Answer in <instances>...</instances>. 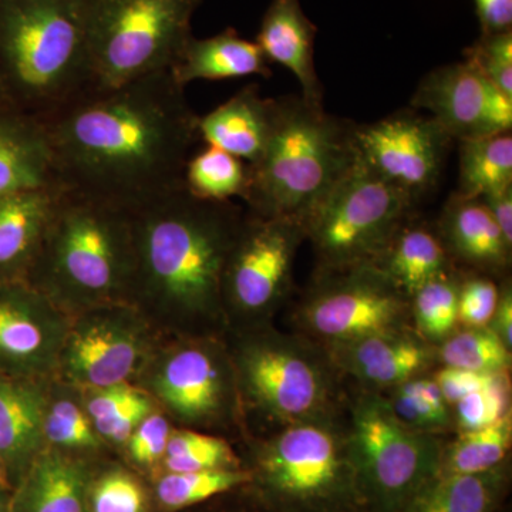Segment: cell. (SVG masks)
<instances>
[{
    "label": "cell",
    "mask_w": 512,
    "mask_h": 512,
    "mask_svg": "<svg viewBox=\"0 0 512 512\" xmlns=\"http://www.w3.org/2000/svg\"><path fill=\"white\" fill-rule=\"evenodd\" d=\"M198 119L165 70L87 90L40 121L57 185L131 212L184 187Z\"/></svg>",
    "instance_id": "1"
},
{
    "label": "cell",
    "mask_w": 512,
    "mask_h": 512,
    "mask_svg": "<svg viewBox=\"0 0 512 512\" xmlns=\"http://www.w3.org/2000/svg\"><path fill=\"white\" fill-rule=\"evenodd\" d=\"M130 214L131 296L205 328L224 322L225 268L245 212L232 202L198 200L183 187Z\"/></svg>",
    "instance_id": "2"
},
{
    "label": "cell",
    "mask_w": 512,
    "mask_h": 512,
    "mask_svg": "<svg viewBox=\"0 0 512 512\" xmlns=\"http://www.w3.org/2000/svg\"><path fill=\"white\" fill-rule=\"evenodd\" d=\"M89 0H0V84L37 120L92 90Z\"/></svg>",
    "instance_id": "3"
},
{
    "label": "cell",
    "mask_w": 512,
    "mask_h": 512,
    "mask_svg": "<svg viewBox=\"0 0 512 512\" xmlns=\"http://www.w3.org/2000/svg\"><path fill=\"white\" fill-rule=\"evenodd\" d=\"M133 281L130 212L62 188L26 282L55 303L113 305Z\"/></svg>",
    "instance_id": "4"
},
{
    "label": "cell",
    "mask_w": 512,
    "mask_h": 512,
    "mask_svg": "<svg viewBox=\"0 0 512 512\" xmlns=\"http://www.w3.org/2000/svg\"><path fill=\"white\" fill-rule=\"evenodd\" d=\"M355 127L302 97L275 99L271 138L248 165V211L303 225L355 161Z\"/></svg>",
    "instance_id": "5"
},
{
    "label": "cell",
    "mask_w": 512,
    "mask_h": 512,
    "mask_svg": "<svg viewBox=\"0 0 512 512\" xmlns=\"http://www.w3.org/2000/svg\"><path fill=\"white\" fill-rule=\"evenodd\" d=\"M255 497L272 512L365 511L346 417L278 427L252 450Z\"/></svg>",
    "instance_id": "6"
},
{
    "label": "cell",
    "mask_w": 512,
    "mask_h": 512,
    "mask_svg": "<svg viewBox=\"0 0 512 512\" xmlns=\"http://www.w3.org/2000/svg\"><path fill=\"white\" fill-rule=\"evenodd\" d=\"M249 330L232 353L238 389L275 429L345 416L348 382L323 346L269 323Z\"/></svg>",
    "instance_id": "7"
},
{
    "label": "cell",
    "mask_w": 512,
    "mask_h": 512,
    "mask_svg": "<svg viewBox=\"0 0 512 512\" xmlns=\"http://www.w3.org/2000/svg\"><path fill=\"white\" fill-rule=\"evenodd\" d=\"M346 431L366 512H403L439 474L443 436L406 426L383 393L348 392Z\"/></svg>",
    "instance_id": "8"
},
{
    "label": "cell",
    "mask_w": 512,
    "mask_h": 512,
    "mask_svg": "<svg viewBox=\"0 0 512 512\" xmlns=\"http://www.w3.org/2000/svg\"><path fill=\"white\" fill-rule=\"evenodd\" d=\"M201 0H89L92 89H114L170 70Z\"/></svg>",
    "instance_id": "9"
},
{
    "label": "cell",
    "mask_w": 512,
    "mask_h": 512,
    "mask_svg": "<svg viewBox=\"0 0 512 512\" xmlns=\"http://www.w3.org/2000/svg\"><path fill=\"white\" fill-rule=\"evenodd\" d=\"M359 157L303 222L316 271L375 265L414 207Z\"/></svg>",
    "instance_id": "10"
},
{
    "label": "cell",
    "mask_w": 512,
    "mask_h": 512,
    "mask_svg": "<svg viewBox=\"0 0 512 512\" xmlns=\"http://www.w3.org/2000/svg\"><path fill=\"white\" fill-rule=\"evenodd\" d=\"M292 332L323 348L413 328L410 298L375 265L315 271L292 315Z\"/></svg>",
    "instance_id": "11"
},
{
    "label": "cell",
    "mask_w": 512,
    "mask_h": 512,
    "mask_svg": "<svg viewBox=\"0 0 512 512\" xmlns=\"http://www.w3.org/2000/svg\"><path fill=\"white\" fill-rule=\"evenodd\" d=\"M305 241L299 222L245 212L222 285L227 318L248 328L269 323L289 298L296 254Z\"/></svg>",
    "instance_id": "12"
},
{
    "label": "cell",
    "mask_w": 512,
    "mask_h": 512,
    "mask_svg": "<svg viewBox=\"0 0 512 512\" xmlns=\"http://www.w3.org/2000/svg\"><path fill=\"white\" fill-rule=\"evenodd\" d=\"M353 138L357 157L414 202L436 187L453 141L436 121L416 109L356 126Z\"/></svg>",
    "instance_id": "13"
},
{
    "label": "cell",
    "mask_w": 512,
    "mask_h": 512,
    "mask_svg": "<svg viewBox=\"0 0 512 512\" xmlns=\"http://www.w3.org/2000/svg\"><path fill=\"white\" fill-rule=\"evenodd\" d=\"M154 389L178 419L194 426L231 419L239 393L232 357L211 339L187 343L165 357Z\"/></svg>",
    "instance_id": "14"
},
{
    "label": "cell",
    "mask_w": 512,
    "mask_h": 512,
    "mask_svg": "<svg viewBox=\"0 0 512 512\" xmlns=\"http://www.w3.org/2000/svg\"><path fill=\"white\" fill-rule=\"evenodd\" d=\"M412 109L427 111L458 141L494 136L512 127V99L467 60L427 74L414 92Z\"/></svg>",
    "instance_id": "15"
},
{
    "label": "cell",
    "mask_w": 512,
    "mask_h": 512,
    "mask_svg": "<svg viewBox=\"0 0 512 512\" xmlns=\"http://www.w3.org/2000/svg\"><path fill=\"white\" fill-rule=\"evenodd\" d=\"M66 332L55 302L28 282H0V375L23 379L45 372Z\"/></svg>",
    "instance_id": "16"
},
{
    "label": "cell",
    "mask_w": 512,
    "mask_h": 512,
    "mask_svg": "<svg viewBox=\"0 0 512 512\" xmlns=\"http://www.w3.org/2000/svg\"><path fill=\"white\" fill-rule=\"evenodd\" d=\"M60 350L64 373L90 389L127 383L146 352L143 330L126 312L96 311L86 316Z\"/></svg>",
    "instance_id": "17"
},
{
    "label": "cell",
    "mask_w": 512,
    "mask_h": 512,
    "mask_svg": "<svg viewBox=\"0 0 512 512\" xmlns=\"http://www.w3.org/2000/svg\"><path fill=\"white\" fill-rule=\"evenodd\" d=\"M333 365L356 387L384 393L437 366L436 346L413 328L379 333L326 348Z\"/></svg>",
    "instance_id": "18"
},
{
    "label": "cell",
    "mask_w": 512,
    "mask_h": 512,
    "mask_svg": "<svg viewBox=\"0 0 512 512\" xmlns=\"http://www.w3.org/2000/svg\"><path fill=\"white\" fill-rule=\"evenodd\" d=\"M453 265L501 281L510 272L512 245L481 198L456 194L447 201L436 229Z\"/></svg>",
    "instance_id": "19"
},
{
    "label": "cell",
    "mask_w": 512,
    "mask_h": 512,
    "mask_svg": "<svg viewBox=\"0 0 512 512\" xmlns=\"http://www.w3.org/2000/svg\"><path fill=\"white\" fill-rule=\"evenodd\" d=\"M60 187L0 194V282H26L52 220Z\"/></svg>",
    "instance_id": "20"
},
{
    "label": "cell",
    "mask_w": 512,
    "mask_h": 512,
    "mask_svg": "<svg viewBox=\"0 0 512 512\" xmlns=\"http://www.w3.org/2000/svg\"><path fill=\"white\" fill-rule=\"evenodd\" d=\"M316 32L301 0H272L255 42L269 63L281 64L296 77L305 103L323 109L322 86L315 66Z\"/></svg>",
    "instance_id": "21"
},
{
    "label": "cell",
    "mask_w": 512,
    "mask_h": 512,
    "mask_svg": "<svg viewBox=\"0 0 512 512\" xmlns=\"http://www.w3.org/2000/svg\"><path fill=\"white\" fill-rule=\"evenodd\" d=\"M274 120L275 99H265L256 84H249L200 117L198 133L207 146L221 148L251 165L264 153Z\"/></svg>",
    "instance_id": "22"
},
{
    "label": "cell",
    "mask_w": 512,
    "mask_h": 512,
    "mask_svg": "<svg viewBox=\"0 0 512 512\" xmlns=\"http://www.w3.org/2000/svg\"><path fill=\"white\" fill-rule=\"evenodd\" d=\"M92 471L62 450H42L16 484L10 512H86Z\"/></svg>",
    "instance_id": "23"
},
{
    "label": "cell",
    "mask_w": 512,
    "mask_h": 512,
    "mask_svg": "<svg viewBox=\"0 0 512 512\" xmlns=\"http://www.w3.org/2000/svg\"><path fill=\"white\" fill-rule=\"evenodd\" d=\"M46 402L23 379L0 375V458L10 485L19 483L43 450Z\"/></svg>",
    "instance_id": "24"
},
{
    "label": "cell",
    "mask_w": 512,
    "mask_h": 512,
    "mask_svg": "<svg viewBox=\"0 0 512 512\" xmlns=\"http://www.w3.org/2000/svg\"><path fill=\"white\" fill-rule=\"evenodd\" d=\"M59 187L42 121L0 106V194L28 188Z\"/></svg>",
    "instance_id": "25"
},
{
    "label": "cell",
    "mask_w": 512,
    "mask_h": 512,
    "mask_svg": "<svg viewBox=\"0 0 512 512\" xmlns=\"http://www.w3.org/2000/svg\"><path fill=\"white\" fill-rule=\"evenodd\" d=\"M181 87L198 80H229L272 76L271 63L256 42L227 29L207 39L191 36L170 69Z\"/></svg>",
    "instance_id": "26"
},
{
    "label": "cell",
    "mask_w": 512,
    "mask_h": 512,
    "mask_svg": "<svg viewBox=\"0 0 512 512\" xmlns=\"http://www.w3.org/2000/svg\"><path fill=\"white\" fill-rule=\"evenodd\" d=\"M511 481L510 458L478 474H437L403 512H495Z\"/></svg>",
    "instance_id": "27"
},
{
    "label": "cell",
    "mask_w": 512,
    "mask_h": 512,
    "mask_svg": "<svg viewBox=\"0 0 512 512\" xmlns=\"http://www.w3.org/2000/svg\"><path fill=\"white\" fill-rule=\"evenodd\" d=\"M375 266L409 298L427 282L456 268L437 232L412 218L394 234Z\"/></svg>",
    "instance_id": "28"
},
{
    "label": "cell",
    "mask_w": 512,
    "mask_h": 512,
    "mask_svg": "<svg viewBox=\"0 0 512 512\" xmlns=\"http://www.w3.org/2000/svg\"><path fill=\"white\" fill-rule=\"evenodd\" d=\"M458 143V195L481 198L512 185L511 131Z\"/></svg>",
    "instance_id": "29"
},
{
    "label": "cell",
    "mask_w": 512,
    "mask_h": 512,
    "mask_svg": "<svg viewBox=\"0 0 512 512\" xmlns=\"http://www.w3.org/2000/svg\"><path fill=\"white\" fill-rule=\"evenodd\" d=\"M512 443V413L484 429L456 433L444 443L439 474H478L508 460Z\"/></svg>",
    "instance_id": "30"
},
{
    "label": "cell",
    "mask_w": 512,
    "mask_h": 512,
    "mask_svg": "<svg viewBox=\"0 0 512 512\" xmlns=\"http://www.w3.org/2000/svg\"><path fill=\"white\" fill-rule=\"evenodd\" d=\"M248 164L218 147L207 146L192 154L184 171V188L202 201L231 202L244 198Z\"/></svg>",
    "instance_id": "31"
},
{
    "label": "cell",
    "mask_w": 512,
    "mask_h": 512,
    "mask_svg": "<svg viewBox=\"0 0 512 512\" xmlns=\"http://www.w3.org/2000/svg\"><path fill=\"white\" fill-rule=\"evenodd\" d=\"M436 353L439 366L488 375H510L511 372L512 352L488 326H458L436 346Z\"/></svg>",
    "instance_id": "32"
},
{
    "label": "cell",
    "mask_w": 512,
    "mask_h": 512,
    "mask_svg": "<svg viewBox=\"0 0 512 512\" xmlns=\"http://www.w3.org/2000/svg\"><path fill=\"white\" fill-rule=\"evenodd\" d=\"M458 286L460 269L454 268L410 296L413 329L433 346H439L458 328Z\"/></svg>",
    "instance_id": "33"
},
{
    "label": "cell",
    "mask_w": 512,
    "mask_h": 512,
    "mask_svg": "<svg viewBox=\"0 0 512 512\" xmlns=\"http://www.w3.org/2000/svg\"><path fill=\"white\" fill-rule=\"evenodd\" d=\"M383 394L406 426L436 436L453 430L450 406L431 373L407 380Z\"/></svg>",
    "instance_id": "34"
},
{
    "label": "cell",
    "mask_w": 512,
    "mask_h": 512,
    "mask_svg": "<svg viewBox=\"0 0 512 512\" xmlns=\"http://www.w3.org/2000/svg\"><path fill=\"white\" fill-rule=\"evenodd\" d=\"M251 473L237 470L195 471V473H165L156 485L158 504L167 511H180L247 487Z\"/></svg>",
    "instance_id": "35"
},
{
    "label": "cell",
    "mask_w": 512,
    "mask_h": 512,
    "mask_svg": "<svg viewBox=\"0 0 512 512\" xmlns=\"http://www.w3.org/2000/svg\"><path fill=\"white\" fill-rule=\"evenodd\" d=\"M165 473L242 468L227 440L197 431H171L165 450Z\"/></svg>",
    "instance_id": "36"
},
{
    "label": "cell",
    "mask_w": 512,
    "mask_h": 512,
    "mask_svg": "<svg viewBox=\"0 0 512 512\" xmlns=\"http://www.w3.org/2000/svg\"><path fill=\"white\" fill-rule=\"evenodd\" d=\"M450 409L456 433L480 430L497 423L512 413L510 375H498L487 387L468 394Z\"/></svg>",
    "instance_id": "37"
},
{
    "label": "cell",
    "mask_w": 512,
    "mask_h": 512,
    "mask_svg": "<svg viewBox=\"0 0 512 512\" xmlns=\"http://www.w3.org/2000/svg\"><path fill=\"white\" fill-rule=\"evenodd\" d=\"M148 494L130 471L111 468L92 477L86 512H148Z\"/></svg>",
    "instance_id": "38"
},
{
    "label": "cell",
    "mask_w": 512,
    "mask_h": 512,
    "mask_svg": "<svg viewBox=\"0 0 512 512\" xmlns=\"http://www.w3.org/2000/svg\"><path fill=\"white\" fill-rule=\"evenodd\" d=\"M43 433L45 440L57 450L90 451L100 447L92 420L70 400H59L50 409L46 407Z\"/></svg>",
    "instance_id": "39"
},
{
    "label": "cell",
    "mask_w": 512,
    "mask_h": 512,
    "mask_svg": "<svg viewBox=\"0 0 512 512\" xmlns=\"http://www.w3.org/2000/svg\"><path fill=\"white\" fill-rule=\"evenodd\" d=\"M500 296V281L491 276L460 271L458 286V326L487 328Z\"/></svg>",
    "instance_id": "40"
},
{
    "label": "cell",
    "mask_w": 512,
    "mask_h": 512,
    "mask_svg": "<svg viewBox=\"0 0 512 512\" xmlns=\"http://www.w3.org/2000/svg\"><path fill=\"white\" fill-rule=\"evenodd\" d=\"M464 60L473 63L500 92L512 99V30L481 35L466 49Z\"/></svg>",
    "instance_id": "41"
},
{
    "label": "cell",
    "mask_w": 512,
    "mask_h": 512,
    "mask_svg": "<svg viewBox=\"0 0 512 512\" xmlns=\"http://www.w3.org/2000/svg\"><path fill=\"white\" fill-rule=\"evenodd\" d=\"M170 434L168 421L161 414H148L127 441L131 460L138 466H156L165 456Z\"/></svg>",
    "instance_id": "42"
},
{
    "label": "cell",
    "mask_w": 512,
    "mask_h": 512,
    "mask_svg": "<svg viewBox=\"0 0 512 512\" xmlns=\"http://www.w3.org/2000/svg\"><path fill=\"white\" fill-rule=\"evenodd\" d=\"M147 399L146 393L134 389L128 383L116 384L103 389H94V393L87 402L86 412L94 426L101 421L114 419L130 407Z\"/></svg>",
    "instance_id": "43"
},
{
    "label": "cell",
    "mask_w": 512,
    "mask_h": 512,
    "mask_svg": "<svg viewBox=\"0 0 512 512\" xmlns=\"http://www.w3.org/2000/svg\"><path fill=\"white\" fill-rule=\"evenodd\" d=\"M448 406H453L458 400L468 394L478 392L493 382L498 375L488 373L468 372V370L454 369V367L439 366L431 372Z\"/></svg>",
    "instance_id": "44"
},
{
    "label": "cell",
    "mask_w": 512,
    "mask_h": 512,
    "mask_svg": "<svg viewBox=\"0 0 512 512\" xmlns=\"http://www.w3.org/2000/svg\"><path fill=\"white\" fill-rule=\"evenodd\" d=\"M150 413L151 402L150 399H147L136 404V406L130 407L114 419L101 421V423L94 424L93 427L99 437H103L111 443L123 444L127 443L131 434L137 429L138 424L146 419Z\"/></svg>",
    "instance_id": "45"
},
{
    "label": "cell",
    "mask_w": 512,
    "mask_h": 512,
    "mask_svg": "<svg viewBox=\"0 0 512 512\" xmlns=\"http://www.w3.org/2000/svg\"><path fill=\"white\" fill-rule=\"evenodd\" d=\"M481 35L512 30V0H474Z\"/></svg>",
    "instance_id": "46"
},
{
    "label": "cell",
    "mask_w": 512,
    "mask_h": 512,
    "mask_svg": "<svg viewBox=\"0 0 512 512\" xmlns=\"http://www.w3.org/2000/svg\"><path fill=\"white\" fill-rule=\"evenodd\" d=\"M488 328L493 330L501 342L512 352V285L511 278L501 279L497 308Z\"/></svg>",
    "instance_id": "47"
},
{
    "label": "cell",
    "mask_w": 512,
    "mask_h": 512,
    "mask_svg": "<svg viewBox=\"0 0 512 512\" xmlns=\"http://www.w3.org/2000/svg\"><path fill=\"white\" fill-rule=\"evenodd\" d=\"M481 200L487 205L508 244L512 245V185L488 192Z\"/></svg>",
    "instance_id": "48"
},
{
    "label": "cell",
    "mask_w": 512,
    "mask_h": 512,
    "mask_svg": "<svg viewBox=\"0 0 512 512\" xmlns=\"http://www.w3.org/2000/svg\"><path fill=\"white\" fill-rule=\"evenodd\" d=\"M0 512H10V498L5 488H0Z\"/></svg>",
    "instance_id": "49"
},
{
    "label": "cell",
    "mask_w": 512,
    "mask_h": 512,
    "mask_svg": "<svg viewBox=\"0 0 512 512\" xmlns=\"http://www.w3.org/2000/svg\"><path fill=\"white\" fill-rule=\"evenodd\" d=\"M12 487L9 483L8 473H6V468L3 466L2 458H0V488H5V490H9Z\"/></svg>",
    "instance_id": "50"
},
{
    "label": "cell",
    "mask_w": 512,
    "mask_h": 512,
    "mask_svg": "<svg viewBox=\"0 0 512 512\" xmlns=\"http://www.w3.org/2000/svg\"><path fill=\"white\" fill-rule=\"evenodd\" d=\"M0 106H9V104L6 103L5 94H3L2 84H0Z\"/></svg>",
    "instance_id": "51"
},
{
    "label": "cell",
    "mask_w": 512,
    "mask_h": 512,
    "mask_svg": "<svg viewBox=\"0 0 512 512\" xmlns=\"http://www.w3.org/2000/svg\"><path fill=\"white\" fill-rule=\"evenodd\" d=\"M259 501V500H258ZM258 512H272L271 510H269L268 507H265L264 504L261 503V501H259V508H258Z\"/></svg>",
    "instance_id": "52"
},
{
    "label": "cell",
    "mask_w": 512,
    "mask_h": 512,
    "mask_svg": "<svg viewBox=\"0 0 512 512\" xmlns=\"http://www.w3.org/2000/svg\"><path fill=\"white\" fill-rule=\"evenodd\" d=\"M357 512H366V511H357Z\"/></svg>",
    "instance_id": "53"
}]
</instances>
